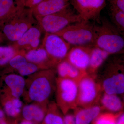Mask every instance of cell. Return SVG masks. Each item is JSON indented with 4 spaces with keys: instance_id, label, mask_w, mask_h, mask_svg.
Here are the masks:
<instances>
[{
    "instance_id": "obj_1",
    "label": "cell",
    "mask_w": 124,
    "mask_h": 124,
    "mask_svg": "<svg viewBox=\"0 0 124 124\" xmlns=\"http://www.w3.org/2000/svg\"><path fill=\"white\" fill-rule=\"evenodd\" d=\"M57 78L55 68L42 70L27 76L22 96L26 104L49 103L55 91Z\"/></svg>"
},
{
    "instance_id": "obj_2",
    "label": "cell",
    "mask_w": 124,
    "mask_h": 124,
    "mask_svg": "<svg viewBox=\"0 0 124 124\" xmlns=\"http://www.w3.org/2000/svg\"><path fill=\"white\" fill-rule=\"evenodd\" d=\"M37 24L32 9L20 5L18 9L5 20L0 30V39L12 43L17 41L28 30Z\"/></svg>"
},
{
    "instance_id": "obj_3",
    "label": "cell",
    "mask_w": 124,
    "mask_h": 124,
    "mask_svg": "<svg viewBox=\"0 0 124 124\" xmlns=\"http://www.w3.org/2000/svg\"><path fill=\"white\" fill-rule=\"evenodd\" d=\"M93 46L111 55L124 52V39L117 28L107 18L101 17L100 23L94 24Z\"/></svg>"
},
{
    "instance_id": "obj_4",
    "label": "cell",
    "mask_w": 124,
    "mask_h": 124,
    "mask_svg": "<svg viewBox=\"0 0 124 124\" xmlns=\"http://www.w3.org/2000/svg\"><path fill=\"white\" fill-rule=\"evenodd\" d=\"M103 93L120 95L124 92V65L123 58L115 57L107 63L97 80Z\"/></svg>"
},
{
    "instance_id": "obj_5",
    "label": "cell",
    "mask_w": 124,
    "mask_h": 124,
    "mask_svg": "<svg viewBox=\"0 0 124 124\" xmlns=\"http://www.w3.org/2000/svg\"><path fill=\"white\" fill-rule=\"evenodd\" d=\"M36 19L42 32L50 33H57L70 24L82 20L70 4L58 12Z\"/></svg>"
},
{
    "instance_id": "obj_6",
    "label": "cell",
    "mask_w": 124,
    "mask_h": 124,
    "mask_svg": "<svg viewBox=\"0 0 124 124\" xmlns=\"http://www.w3.org/2000/svg\"><path fill=\"white\" fill-rule=\"evenodd\" d=\"M72 46H93L94 24L82 20L72 23L55 33Z\"/></svg>"
},
{
    "instance_id": "obj_7",
    "label": "cell",
    "mask_w": 124,
    "mask_h": 124,
    "mask_svg": "<svg viewBox=\"0 0 124 124\" xmlns=\"http://www.w3.org/2000/svg\"><path fill=\"white\" fill-rule=\"evenodd\" d=\"M55 103L64 115L78 107V82L57 77Z\"/></svg>"
},
{
    "instance_id": "obj_8",
    "label": "cell",
    "mask_w": 124,
    "mask_h": 124,
    "mask_svg": "<svg viewBox=\"0 0 124 124\" xmlns=\"http://www.w3.org/2000/svg\"><path fill=\"white\" fill-rule=\"evenodd\" d=\"M96 77L86 73L78 81V107L86 108L99 104L103 92Z\"/></svg>"
},
{
    "instance_id": "obj_9",
    "label": "cell",
    "mask_w": 124,
    "mask_h": 124,
    "mask_svg": "<svg viewBox=\"0 0 124 124\" xmlns=\"http://www.w3.org/2000/svg\"><path fill=\"white\" fill-rule=\"evenodd\" d=\"M49 58L56 65L65 59L71 46L55 33H45L42 44Z\"/></svg>"
},
{
    "instance_id": "obj_10",
    "label": "cell",
    "mask_w": 124,
    "mask_h": 124,
    "mask_svg": "<svg viewBox=\"0 0 124 124\" xmlns=\"http://www.w3.org/2000/svg\"><path fill=\"white\" fill-rule=\"evenodd\" d=\"M106 0H70V3L82 20H93L100 23V13Z\"/></svg>"
},
{
    "instance_id": "obj_11",
    "label": "cell",
    "mask_w": 124,
    "mask_h": 124,
    "mask_svg": "<svg viewBox=\"0 0 124 124\" xmlns=\"http://www.w3.org/2000/svg\"><path fill=\"white\" fill-rule=\"evenodd\" d=\"M25 85L24 77L15 73L0 76V95L20 98Z\"/></svg>"
},
{
    "instance_id": "obj_12",
    "label": "cell",
    "mask_w": 124,
    "mask_h": 124,
    "mask_svg": "<svg viewBox=\"0 0 124 124\" xmlns=\"http://www.w3.org/2000/svg\"><path fill=\"white\" fill-rule=\"evenodd\" d=\"M42 31L38 24L29 28L17 41L11 45L18 51L25 53L35 49L40 46Z\"/></svg>"
},
{
    "instance_id": "obj_13",
    "label": "cell",
    "mask_w": 124,
    "mask_h": 124,
    "mask_svg": "<svg viewBox=\"0 0 124 124\" xmlns=\"http://www.w3.org/2000/svg\"><path fill=\"white\" fill-rule=\"evenodd\" d=\"M93 47L73 46L71 48L65 59L80 70L87 73Z\"/></svg>"
},
{
    "instance_id": "obj_14",
    "label": "cell",
    "mask_w": 124,
    "mask_h": 124,
    "mask_svg": "<svg viewBox=\"0 0 124 124\" xmlns=\"http://www.w3.org/2000/svg\"><path fill=\"white\" fill-rule=\"evenodd\" d=\"M49 102H33L23 105L21 118L35 124H40L47 112Z\"/></svg>"
},
{
    "instance_id": "obj_15",
    "label": "cell",
    "mask_w": 124,
    "mask_h": 124,
    "mask_svg": "<svg viewBox=\"0 0 124 124\" xmlns=\"http://www.w3.org/2000/svg\"><path fill=\"white\" fill-rule=\"evenodd\" d=\"M70 0H43L32 8L33 15L37 18L54 13L69 4Z\"/></svg>"
},
{
    "instance_id": "obj_16",
    "label": "cell",
    "mask_w": 124,
    "mask_h": 124,
    "mask_svg": "<svg viewBox=\"0 0 124 124\" xmlns=\"http://www.w3.org/2000/svg\"><path fill=\"white\" fill-rule=\"evenodd\" d=\"M0 104L9 119L15 121L21 119L23 104L20 98L0 95Z\"/></svg>"
},
{
    "instance_id": "obj_17",
    "label": "cell",
    "mask_w": 124,
    "mask_h": 124,
    "mask_svg": "<svg viewBox=\"0 0 124 124\" xmlns=\"http://www.w3.org/2000/svg\"><path fill=\"white\" fill-rule=\"evenodd\" d=\"M24 56L28 62L41 65L46 69L55 68L57 66L50 60L42 45L37 49L26 52Z\"/></svg>"
},
{
    "instance_id": "obj_18",
    "label": "cell",
    "mask_w": 124,
    "mask_h": 124,
    "mask_svg": "<svg viewBox=\"0 0 124 124\" xmlns=\"http://www.w3.org/2000/svg\"><path fill=\"white\" fill-rule=\"evenodd\" d=\"M76 124H89L103 110L99 104L86 108L78 107L74 109Z\"/></svg>"
},
{
    "instance_id": "obj_19",
    "label": "cell",
    "mask_w": 124,
    "mask_h": 124,
    "mask_svg": "<svg viewBox=\"0 0 124 124\" xmlns=\"http://www.w3.org/2000/svg\"><path fill=\"white\" fill-rule=\"evenodd\" d=\"M55 69L57 77L73 80L78 82L86 74L78 69L66 59L59 63Z\"/></svg>"
},
{
    "instance_id": "obj_20",
    "label": "cell",
    "mask_w": 124,
    "mask_h": 124,
    "mask_svg": "<svg viewBox=\"0 0 124 124\" xmlns=\"http://www.w3.org/2000/svg\"><path fill=\"white\" fill-rule=\"evenodd\" d=\"M111 55L106 51L93 46L90 54L88 68L86 71L87 74L96 76L98 69Z\"/></svg>"
},
{
    "instance_id": "obj_21",
    "label": "cell",
    "mask_w": 124,
    "mask_h": 124,
    "mask_svg": "<svg viewBox=\"0 0 124 124\" xmlns=\"http://www.w3.org/2000/svg\"><path fill=\"white\" fill-rule=\"evenodd\" d=\"M99 104L103 110L111 113L121 112L124 108V102L118 95L103 93Z\"/></svg>"
},
{
    "instance_id": "obj_22",
    "label": "cell",
    "mask_w": 124,
    "mask_h": 124,
    "mask_svg": "<svg viewBox=\"0 0 124 124\" xmlns=\"http://www.w3.org/2000/svg\"><path fill=\"white\" fill-rule=\"evenodd\" d=\"M62 114L55 101H50L46 115L40 124H64Z\"/></svg>"
},
{
    "instance_id": "obj_23",
    "label": "cell",
    "mask_w": 124,
    "mask_h": 124,
    "mask_svg": "<svg viewBox=\"0 0 124 124\" xmlns=\"http://www.w3.org/2000/svg\"><path fill=\"white\" fill-rule=\"evenodd\" d=\"M25 52L20 51L12 58L5 68L2 69L0 73V76L5 74L14 73L27 61L25 56Z\"/></svg>"
},
{
    "instance_id": "obj_24",
    "label": "cell",
    "mask_w": 124,
    "mask_h": 124,
    "mask_svg": "<svg viewBox=\"0 0 124 124\" xmlns=\"http://www.w3.org/2000/svg\"><path fill=\"white\" fill-rule=\"evenodd\" d=\"M20 6L18 0H0V21L3 23Z\"/></svg>"
},
{
    "instance_id": "obj_25",
    "label": "cell",
    "mask_w": 124,
    "mask_h": 124,
    "mask_svg": "<svg viewBox=\"0 0 124 124\" xmlns=\"http://www.w3.org/2000/svg\"><path fill=\"white\" fill-rule=\"evenodd\" d=\"M110 16L111 23L122 35L124 33V11L116 7L110 6Z\"/></svg>"
},
{
    "instance_id": "obj_26",
    "label": "cell",
    "mask_w": 124,
    "mask_h": 124,
    "mask_svg": "<svg viewBox=\"0 0 124 124\" xmlns=\"http://www.w3.org/2000/svg\"><path fill=\"white\" fill-rule=\"evenodd\" d=\"M19 52L11 45L0 46V69H2L6 66L11 59Z\"/></svg>"
},
{
    "instance_id": "obj_27",
    "label": "cell",
    "mask_w": 124,
    "mask_h": 124,
    "mask_svg": "<svg viewBox=\"0 0 124 124\" xmlns=\"http://www.w3.org/2000/svg\"><path fill=\"white\" fill-rule=\"evenodd\" d=\"M45 69H46L41 65L27 62L14 73L24 77Z\"/></svg>"
},
{
    "instance_id": "obj_28",
    "label": "cell",
    "mask_w": 124,
    "mask_h": 124,
    "mask_svg": "<svg viewBox=\"0 0 124 124\" xmlns=\"http://www.w3.org/2000/svg\"><path fill=\"white\" fill-rule=\"evenodd\" d=\"M118 113H101L93 121V124H116Z\"/></svg>"
},
{
    "instance_id": "obj_29",
    "label": "cell",
    "mask_w": 124,
    "mask_h": 124,
    "mask_svg": "<svg viewBox=\"0 0 124 124\" xmlns=\"http://www.w3.org/2000/svg\"><path fill=\"white\" fill-rule=\"evenodd\" d=\"M43 0H18L19 4L22 6L32 9L40 3Z\"/></svg>"
},
{
    "instance_id": "obj_30",
    "label": "cell",
    "mask_w": 124,
    "mask_h": 124,
    "mask_svg": "<svg viewBox=\"0 0 124 124\" xmlns=\"http://www.w3.org/2000/svg\"><path fill=\"white\" fill-rule=\"evenodd\" d=\"M13 121L7 117L0 104V124H11Z\"/></svg>"
},
{
    "instance_id": "obj_31",
    "label": "cell",
    "mask_w": 124,
    "mask_h": 124,
    "mask_svg": "<svg viewBox=\"0 0 124 124\" xmlns=\"http://www.w3.org/2000/svg\"><path fill=\"white\" fill-rule=\"evenodd\" d=\"M110 6L116 7L124 11V0H108Z\"/></svg>"
},
{
    "instance_id": "obj_32",
    "label": "cell",
    "mask_w": 124,
    "mask_h": 124,
    "mask_svg": "<svg viewBox=\"0 0 124 124\" xmlns=\"http://www.w3.org/2000/svg\"><path fill=\"white\" fill-rule=\"evenodd\" d=\"M64 116V124H76L74 114L67 113Z\"/></svg>"
},
{
    "instance_id": "obj_33",
    "label": "cell",
    "mask_w": 124,
    "mask_h": 124,
    "mask_svg": "<svg viewBox=\"0 0 124 124\" xmlns=\"http://www.w3.org/2000/svg\"><path fill=\"white\" fill-rule=\"evenodd\" d=\"M116 124H124V114L122 112L118 113Z\"/></svg>"
},
{
    "instance_id": "obj_34",
    "label": "cell",
    "mask_w": 124,
    "mask_h": 124,
    "mask_svg": "<svg viewBox=\"0 0 124 124\" xmlns=\"http://www.w3.org/2000/svg\"><path fill=\"white\" fill-rule=\"evenodd\" d=\"M16 122L17 124H35L31 121L23 119L22 118L16 121Z\"/></svg>"
},
{
    "instance_id": "obj_35",
    "label": "cell",
    "mask_w": 124,
    "mask_h": 124,
    "mask_svg": "<svg viewBox=\"0 0 124 124\" xmlns=\"http://www.w3.org/2000/svg\"><path fill=\"white\" fill-rule=\"evenodd\" d=\"M2 24H3V22L0 21V30L1 28V26H2Z\"/></svg>"
},
{
    "instance_id": "obj_36",
    "label": "cell",
    "mask_w": 124,
    "mask_h": 124,
    "mask_svg": "<svg viewBox=\"0 0 124 124\" xmlns=\"http://www.w3.org/2000/svg\"><path fill=\"white\" fill-rule=\"evenodd\" d=\"M16 121H13V122H12L11 124H16Z\"/></svg>"
},
{
    "instance_id": "obj_37",
    "label": "cell",
    "mask_w": 124,
    "mask_h": 124,
    "mask_svg": "<svg viewBox=\"0 0 124 124\" xmlns=\"http://www.w3.org/2000/svg\"><path fill=\"white\" fill-rule=\"evenodd\" d=\"M1 40L0 39V43H1Z\"/></svg>"
}]
</instances>
